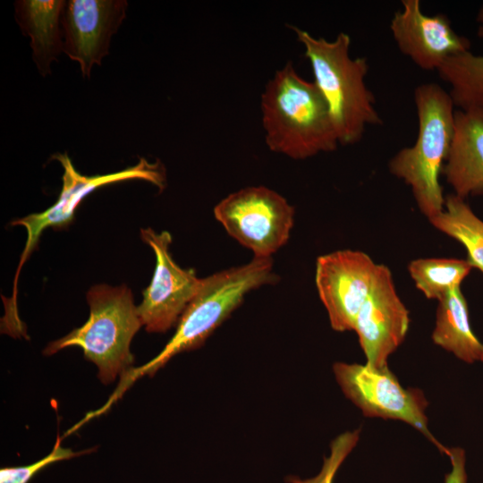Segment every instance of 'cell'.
I'll return each mask as SVG.
<instances>
[{
	"mask_svg": "<svg viewBox=\"0 0 483 483\" xmlns=\"http://www.w3.org/2000/svg\"><path fill=\"white\" fill-rule=\"evenodd\" d=\"M480 361H483V349H482V352H481V356H480Z\"/></svg>",
	"mask_w": 483,
	"mask_h": 483,
	"instance_id": "obj_24",
	"label": "cell"
},
{
	"mask_svg": "<svg viewBox=\"0 0 483 483\" xmlns=\"http://www.w3.org/2000/svg\"><path fill=\"white\" fill-rule=\"evenodd\" d=\"M140 239L154 251L156 267L148 286L142 292L138 306L139 315L146 331L165 333L176 326L200 285L193 268H182L170 253L172 236L150 227L141 228Z\"/></svg>",
	"mask_w": 483,
	"mask_h": 483,
	"instance_id": "obj_9",
	"label": "cell"
},
{
	"mask_svg": "<svg viewBox=\"0 0 483 483\" xmlns=\"http://www.w3.org/2000/svg\"><path fill=\"white\" fill-rule=\"evenodd\" d=\"M432 339L436 345L466 363L480 360L483 343L472 331L468 304L460 286L450 290L438 301Z\"/></svg>",
	"mask_w": 483,
	"mask_h": 483,
	"instance_id": "obj_16",
	"label": "cell"
},
{
	"mask_svg": "<svg viewBox=\"0 0 483 483\" xmlns=\"http://www.w3.org/2000/svg\"><path fill=\"white\" fill-rule=\"evenodd\" d=\"M260 106L270 150L301 160L336 149L339 140L326 99L292 62L267 81Z\"/></svg>",
	"mask_w": 483,
	"mask_h": 483,
	"instance_id": "obj_2",
	"label": "cell"
},
{
	"mask_svg": "<svg viewBox=\"0 0 483 483\" xmlns=\"http://www.w3.org/2000/svg\"><path fill=\"white\" fill-rule=\"evenodd\" d=\"M390 30L399 50L425 71H438L450 57L470 48V41L455 32L446 15L425 14L419 0L402 1Z\"/></svg>",
	"mask_w": 483,
	"mask_h": 483,
	"instance_id": "obj_13",
	"label": "cell"
},
{
	"mask_svg": "<svg viewBox=\"0 0 483 483\" xmlns=\"http://www.w3.org/2000/svg\"><path fill=\"white\" fill-rule=\"evenodd\" d=\"M452 469L445 476V483H467L465 451L460 447L448 448Z\"/></svg>",
	"mask_w": 483,
	"mask_h": 483,
	"instance_id": "obj_22",
	"label": "cell"
},
{
	"mask_svg": "<svg viewBox=\"0 0 483 483\" xmlns=\"http://www.w3.org/2000/svg\"><path fill=\"white\" fill-rule=\"evenodd\" d=\"M62 438L57 436L51 453L38 462L25 466L4 467L0 470V483H28L38 471L59 461L69 460L89 453L93 449L74 452L61 445Z\"/></svg>",
	"mask_w": 483,
	"mask_h": 483,
	"instance_id": "obj_20",
	"label": "cell"
},
{
	"mask_svg": "<svg viewBox=\"0 0 483 483\" xmlns=\"http://www.w3.org/2000/svg\"><path fill=\"white\" fill-rule=\"evenodd\" d=\"M55 157L64 169L63 187L56 202L41 213L30 214L11 222L13 226H23L27 233L25 247L14 275L13 296L10 301L11 311L12 308L16 306L17 282L21 267L38 247L44 230L49 227L60 230L69 226L73 222L76 209L84 198L103 185L129 179H143L155 184L160 190L165 186V171L159 161L150 163L141 158L137 165L120 172L86 176L75 170L67 155H57Z\"/></svg>",
	"mask_w": 483,
	"mask_h": 483,
	"instance_id": "obj_8",
	"label": "cell"
},
{
	"mask_svg": "<svg viewBox=\"0 0 483 483\" xmlns=\"http://www.w3.org/2000/svg\"><path fill=\"white\" fill-rule=\"evenodd\" d=\"M292 29L304 47L314 81L328 106L339 144L359 142L367 126L382 124L375 96L365 82L367 59L350 55L351 38L344 32L334 40H326L297 27Z\"/></svg>",
	"mask_w": 483,
	"mask_h": 483,
	"instance_id": "obj_3",
	"label": "cell"
},
{
	"mask_svg": "<svg viewBox=\"0 0 483 483\" xmlns=\"http://www.w3.org/2000/svg\"><path fill=\"white\" fill-rule=\"evenodd\" d=\"M410 325L409 311L398 296L392 273L379 265L373 287L354 323L367 364L387 366L388 357L403 342Z\"/></svg>",
	"mask_w": 483,
	"mask_h": 483,
	"instance_id": "obj_12",
	"label": "cell"
},
{
	"mask_svg": "<svg viewBox=\"0 0 483 483\" xmlns=\"http://www.w3.org/2000/svg\"><path fill=\"white\" fill-rule=\"evenodd\" d=\"M476 20L479 24L477 30V35L483 39V5L479 8Z\"/></svg>",
	"mask_w": 483,
	"mask_h": 483,
	"instance_id": "obj_23",
	"label": "cell"
},
{
	"mask_svg": "<svg viewBox=\"0 0 483 483\" xmlns=\"http://www.w3.org/2000/svg\"><path fill=\"white\" fill-rule=\"evenodd\" d=\"M124 0L65 1L61 29L63 52L79 63L83 77L101 64L108 54L111 38L126 16Z\"/></svg>",
	"mask_w": 483,
	"mask_h": 483,
	"instance_id": "obj_11",
	"label": "cell"
},
{
	"mask_svg": "<svg viewBox=\"0 0 483 483\" xmlns=\"http://www.w3.org/2000/svg\"><path fill=\"white\" fill-rule=\"evenodd\" d=\"M414 102L418 115L416 141L396 153L388 168L411 187L419 209L430 219L445 207L439 176L453 138L455 106L449 92L434 82L419 85L414 90Z\"/></svg>",
	"mask_w": 483,
	"mask_h": 483,
	"instance_id": "obj_4",
	"label": "cell"
},
{
	"mask_svg": "<svg viewBox=\"0 0 483 483\" xmlns=\"http://www.w3.org/2000/svg\"><path fill=\"white\" fill-rule=\"evenodd\" d=\"M472 268L468 260L457 258H419L408 266L416 287L426 298L437 301L459 287Z\"/></svg>",
	"mask_w": 483,
	"mask_h": 483,
	"instance_id": "obj_19",
	"label": "cell"
},
{
	"mask_svg": "<svg viewBox=\"0 0 483 483\" xmlns=\"http://www.w3.org/2000/svg\"><path fill=\"white\" fill-rule=\"evenodd\" d=\"M214 216L254 258H271L289 240L294 208L276 191L251 186L224 198Z\"/></svg>",
	"mask_w": 483,
	"mask_h": 483,
	"instance_id": "obj_6",
	"label": "cell"
},
{
	"mask_svg": "<svg viewBox=\"0 0 483 483\" xmlns=\"http://www.w3.org/2000/svg\"><path fill=\"white\" fill-rule=\"evenodd\" d=\"M437 72L451 86L449 94L455 106L483 107V55L461 53L445 61Z\"/></svg>",
	"mask_w": 483,
	"mask_h": 483,
	"instance_id": "obj_18",
	"label": "cell"
},
{
	"mask_svg": "<svg viewBox=\"0 0 483 483\" xmlns=\"http://www.w3.org/2000/svg\"><path fill=\"white\" fill-rule=\"evenodd\" d=\"M87 301L88 320L49 343L43 353L50 356L67 347H80L84 357L97 367L100 381L107 385L133 368L131 343L143 326L132 292L125 284H95L87 292Z\"/></svg>",
	"mask_w": 483,
	"mask_h": 483,
	"instance_id": "obj_5",
	"label": "cell"
},
{
	"mask_svg": "<svg viewBox=\"0 0 483 483\" xmlns=\"http://www.w3.org/2000/svg\"><path fill=\"white\" fill-rule=\"evenodd\" d=\"M379 265L368 254L351 250H336L317 258L316 286L334 330H353Z\"/></svg>",
	"mask_w": 483,
	"mask_h": 483,
	"instance_id": "obj_10",
	"label": "cell"
},
{
	"mask_svg": "<svg viewBox=\"0 0 483 483\" xmlns=\"http://www.w3.org/2000/svg\"><path fill=\"white\" fill-rule=\"evenodd\" d=\"M65 1L20 0L15 16L23 34L30 38L32 58L42 76L50 73V64L63 52L61 16Z\"/></svg>",
	"mask_w": 483,
	"mask_h": 483,
	"instance_id": "obj_15",
	"label": "cell"
},
{
	"mask_svg": "<svg viewBox=\"0 0 483 483\" xmlns=\"http://www.w3.org/2000/svg\"><path fill=\"white\" fill-rule=\"evenodd\" d=\"M334 373L343 392L367 417L399 419L422 433L438 450L448 448L430 433L425 410L428 402L416 388H404L387 366L337 362Z\"/></svg>",
	"mask_w": 483,
	"mask_h": 483,
	"instance_id": "obj_7",
	"label": "cell"
},
{
	"mask_svg": "<svg viewBox=\"0 0 483 483\" xmlns=\"http://www.w3.org/2000/svg\"><path fill=\"white\" fill-rule=\"evenodd\" d=\"M442 174L455 195H483V107L455 111L453 138Z\"/></svg>",
	"mask_w": 483,
	"mask_h": 483,
	"instance_id": "obj_14",
	"label": "cell"
},
{
	"mask_svg": "<svg viewBox=\"0 0 483 483\" xmlns=\"http://www.w3.org/2000/svg\"><path fill=\"white\" fill-rule=\"evenodd\" d=\"M359 437L360 429L338 436L332 442L330 455L325 458L323 467L317 476L307 479L291 478L288 481L290 483H333L337 470L355 447Z\"/></svg>",
	"mask_w": 483,
	"mask_h": 483,
	"instance_id": "obj_21",
	"label": "cell"
},
{
	"mask_svg": "<svg viewBox=\"0 0 483 483\" xmlns=\"http://www.w3.org/2000/svg\"><path fill=\"white\" fill-rule=\"evenodd\" d=\"M428 220L435 228L462 243L467 250L468 262L483 273V221L464 199L447 195L443 211Z\"/></svg>",
	"mask_w": 483,
	"mask_h": 483,
	"instance_id": "obj_17",
	"label": "cell"
},
{
	"mask_svg": "<svg viewBox=\"0 0 483 483\" xmlns=\"http://www.w3.org/2000/svg\"><path fill=\"white\" fill-rule=\"evenodd\" d=\"M276 280L271 258H253L242 266L201 278L196 295L181 316L169 342L148 362L133 367L121 377L119 386L102 410L106 411L138 378L146 375L152 377L174 356L201 346L241 305L246 294Z\"/></svg>",
	"mask_w": 483,
	"mask_h": 483,
	"instance_id": "obj_1",
	"label": "cell"
}]
</instances>
